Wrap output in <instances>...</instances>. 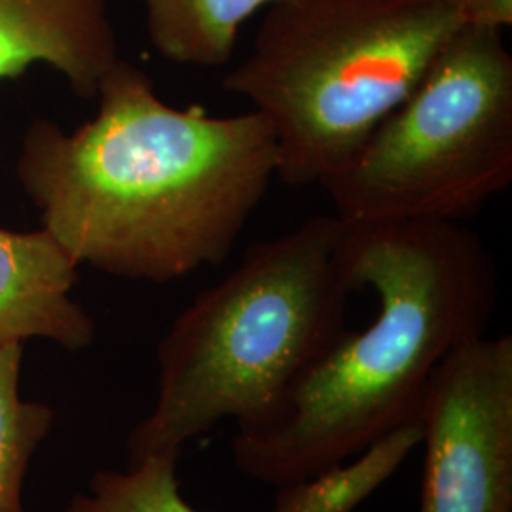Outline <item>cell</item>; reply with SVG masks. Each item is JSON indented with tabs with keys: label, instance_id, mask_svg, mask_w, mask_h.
I'll list each match as a JSON object with an SVG mask.
<instances>
[{
	"label": "cell",
	"instance_id": "1",
	"mask_svg": "<svg viewBox=\"0 0 512 512\" xmlns=\"http://www.w3.org/2000/svg\"><path fill=\"white\" fill-rule=\"evenodd\" d=\"M95 99L73 133L50 120L25 131L16 171L44 228L78 264L133 281L222 264L277 177L270 122L175 109L124 59Z\"/></svg>",
	"mask_w": 512,
	"mask_h": 512
},
{
	"label": "cell",
	"instance_id": "9",
	"mask_svg": "<svg viewBox=\"0 0 512 512\" xmlns=\"http://www.w3.org/2000/svg\"><path fill=\"white\" fill-rule=\"evenodd\" d=\"M279 0H143L148 38L179 65L224 67L236 52L239 27Z\"/></svg>",
	"mask_w": 512,
	"mask_h": 512
},
{
	"label": "cell",
	"instance_id": "4",
	"mask_svg": "<svg viewBox=\"0 0 512 512\" xmlns=\"http://www.w3.org/2000/svg\"><path fill=\"white\" fill-rule=\"evenodd\" d=\"M461 25L450 0H279L222 88L270 122L283 183L323 184Z\"/></svg>",
	"mask_w": 512,
	"mask_h": 512
},
{
	"label": "cell",
	"instance_id": "5",
	"mask_svg": "<svg viewBox=\"0 0 512 512\" xmlns=\"http://www.w3.org/2000/svg\"><path fill=\"white\" fill-rule=\"evenodd\" d=\"M511 183L512 55L499 29L461 25L321 186L344 222H461Z\"/></svg>",
	"mask_w": 512,
	"mask_h": 512
},
{
	"label": "cell",
	"instance_id": "12",
	"mask_svg": "<svg viewBox=\"0 0 512 512\" xmlns=\"http://www.w3.org/2000/svg\"><path fill=\"white\" fill-rule=\"evenodd\" d=\"M177 454H158L128 465L103 469L76 494L65 512H198L179 490Z\"/></svg>",
	"mask_w": 512,
	"mask_h": 512
},
{
	"label": "cell",
	"instance_id": "3",
	"mask_svg": "<svg viewBox=\"0 0 512 512\" xmlns=\"http://www.w3.org/2000/svg\"><path fill=\"white\" fill-rule=\"evenodd\" d=\"M344 222L319 215L258 241L238 266L184 308L158 344V399L129 431L128 465L184 444L224 420L255 429L346 330L338 274Z\"/></svg>",
	"mask_w": 512,
	"mask_h": 512
},
{
	"label": "cell",
	"instance_id": "13",
	"mask_svg": "<svg viewBox=\"0 0 512 512\" xmlns=\"http://www.w3.org/2000/svg\"><path fill=\"white\" fill-rule=\"evenodd\" d=\"M463 25L503 29L512 25V0H450Z\"/></svg>",
	"mask_w": 512,
	"mask_h": 512
},
{
	"label": "cell",
	"instance_id": "11",
	"mask_svg": "<svg viewBox=\"0 0 512 512\" xmlns=\"http://www.w3.org/2000/svg\"><path fill=\"white\" fill-rule=\"evenodd\" d=\"M21 353V344L0 346V512H23V478L54 423L48 404L19 397Z\"/></svg>",
	"mask_w": 512,
	"mask_h": 512
},
{
	"label": "cell",
	"instance_id": "8",
	"mask_svg": "<svg viewBox=\"0 0 512 512\" xmlns=\"http://www.w3.org/2000/svg\"><path fill=\"white\" fill-rule=\"evenodd\" d=\"M78 262L48 228H0V346L48 338L67 351L90 348L95 323L69 296Z\"/></svg>",
	"mask_w": 512,
	"mask_h": 512
},
{
	"label": "cell",
	"instance_id": "2",
	"mask_svg": "<svg viewBox=\"0 0 512 512\" xmlns=\"http://www.w3.org/2000/svg\"><path fill=\"white\" fill-rule=\"evenodd\" d=\"M336 266L349 293H376L378 313L344 330L268 420L236 433L234 465L260 484L317 475L420 420L433 370L494 315V256L461 222H344Z\"/></svg>",
	"mask_w": 512,
	"mask_h": 512
},
{
	"label": "cell",
	"instance_id": "7",
	"mask_svg": "<svg viewBox=\"0 0 512 512\" xmlns=\"http://www.w3.org/2000/svg\"><path fill=\"white\" fill-rule=\"evenodd\" d=\"M118 59L107 0H0V78L42 61L65 74L78 97L95 99Z\"/></svg>",
	"mask_w": 512,
	"mask_h": 512
},
{
	"label": "cell",
	"instance_id": "6",
	"mask_svg": "<svg viewBox=\"0 0 512 512\" xmlns=\"http://www.w3.org/2000/svg\"><path fill=\"white\" fill-rule=\"evenodd\" d=\"M420 512H512V336L454 349L420 408Z\"/></svg>",
	"mask_w": 512,
	"mask_h": 512
},
{
	"label": "cell",
	"instance_id": "10",
	"mask_svg": "<svg viewBox=\"0 0 512 512\" xmlns=\"http://www.w3.org/2000/svg\"><path fill=\"white\" fill-rule=\"evenodd\" d=\"M421 444V423L408 421L317 475L277 488L270 512H355L395 475Z\"/></svg>",
	"mask_w": 512,
	"mask_h": 512
}]
</instances>
